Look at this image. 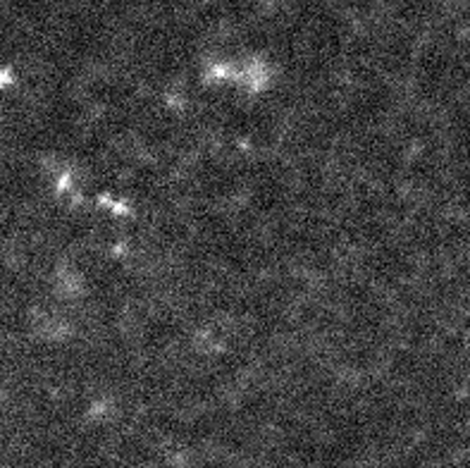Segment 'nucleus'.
<instances>
[{"label": "nucleus", "instance_id": "f257e3e1", "mask_svg": "<svg viewBox=\"0 0 470 468\" xmlns=\"http://www.w3.org/2000/svg\"><path fill=\"white\" fill-rule=\"evenodd\" d=\"M189 81L206 103L234 115L270 110L287 93L291 70L275 53L249 41L213 43L187 63Z\"/></svg>", "mask_w": 470, "mask_h": 468}]
</instances>
